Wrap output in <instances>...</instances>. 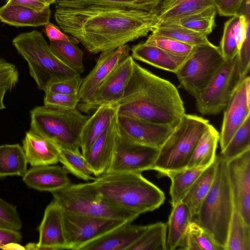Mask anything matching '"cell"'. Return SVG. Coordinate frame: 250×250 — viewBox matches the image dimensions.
<instances>
[{
  "label": "cell",
  "mask_w": 250,
  "mask_h": 250,
  "mask_svg": "<svg viewBox=\"0 0 250 250\" xmlns=\"http://www.w3.org/2000/svg\"><path fill=\"white\" fill-rule=\"evenodd\" d=\"M51 15L49 6L41 11L17 5L5 4L0 7V21L17 27L45 25L49 22Z\"/></svg>",
  "instance_id": "cb8c5ba5"
},
{
  "label": "cell",
  "mask_w": 250,
  "mask_h": 250,
  "mask_svg": "<svg viewBox=\"0 0 250 250\" xmlns=\"http://www.w3.org/2000/svg\"><path fill=\"white\" fill-rule=\"evenodd\" d=\"M120 130L131 140L160 148L174 128L126 116L118 115Z\"/></svg>",
  "instance_id": "d6986e66"
},
{
  "label": "cell",
  "mask_w": 250,
  "mask_h": 250,
  "mask_svg": "<svg viewBox=\"0 0 250 250\" xmlns=\"http://www.w3.org/2000/svg\"><path fill=\"white\" fill-rule=\"evenodd\" d=\"M63 210L54 200L47 206L38 228L39 241L28 243L25 246V250H65Z\"/></svg>",
  "instance_id": "2e32d148"
},
{
  "label": "cell",
  "mask_w": 250,
  "mask_h": 250,
  "mask_svg": "<svg viewBox=\"0 0 250 250\" xmlns=\"http://www.w3.org/2000/svg\"><path fill=\"white\" fill-rule=\"evenodd\" d=\"M167 225L157 222L147 225L145 232L128 250H167Z\"/></svg>",
  "instance_id": "8d00e7d4"
},
{
  "label": "cell",
  "mask_w": 250,
  "mask_h": 250,
  "mask_svg": "<svg viewBox=\"0 0 250 250\" xmlns=\"http://www.w3.org/2000/svg\"><path fill=\"white\" fill-rule=\"evenodd\" d=\"M131 48L125 44L117 49L101 53L96 65L89 73L83 79L78 93L79 104L91 103L100 85L110 72L130 55Z\"/></svg>",
  "instance_id": "9a60e30c"
},
{
  "label": "cell",
  "mask_w": 250,
  "mask_h": 250,
  "mask_svg": "<svg viewBox=\"0 0 250 250\" xmlns=\"http://www.w3.org/2000/svg\"><path fill=\"white\" fill-rule=\"evenodd\" d=\"M151 32L192 46L212 43L208 41L207 36L174 23H160Z\"/></svg>",
  "instance_id": "d6a6232c"
},
{
  "label": "cell",
  "mask_w": 250,
  "mask_h": 250,
  "mask_svg": "<svg viewBox=\"0 0 250 250\" xmlns=\"http://www.w3.org/2000/svg\"><path fill=\"white\" fill-rule=\"evenodd\" d=\"M126 222H130L89 216L63 210L65 250H80L86 244Z\"/></svg>",
  "instance_id": "8fae6325"
},
{
  "label": "cell",
  "mask_w": 250,
  "mask_h": 250,
  "mask_svg": "<svg viewBox=\"0 0 250 250\" xmlns=\"http://www.w3.org/2000/svg\"><path fill=\"white\" fill-rule=\"evenodd\" d=\"M245 0H214L220 16L231 17L238 15Z\"/></svg>",
  "instance_id": "bcb514c9"
},
{
  "label": "cell",
  "mask_w": 250,
  "mask_h": 250,
  "mask_svg": "<svg viewBox=\"0 0 250 250\" xmlns=\"http://www.w3.org/2000/svg\"><path fill=\"white\" fill-rule=\"evenodd\" d=\"M82 81L83 79L80 75L60 80L49 85L45 92L50 91L66 95H78Z\"/></svg>",
  "instance_id": "f6af8a7d"
},
{
  "label": "cell",
  "mask_w": 250,
  "mask_h": 250,
  "mask_svg": "<svg viewBox=\"0 0 250 250\" xmlns=\"http://www.w3.org/2000/svg\"><path fill=\"white\" fill-rule=\"evenodd\" d=\"M247 77L237 86L224 109L219 141L221 150L226 147L236 130L250 116V101L248 100L246 91Z\"/></svg>",
  "instance_id": "e0dca14e"
},
{
  "label": "cell",
  "mask_w": 250,
  "mask_h": 250,
  "mask_svg": "<svg viewBox=\"0 0 250 250\" xmlns=\"http://www.w3.org/2000/svg\"><path fill=\"white\" fill-rule=\"evenodd\" d=\"M43 98L44 105L63 109L76 108L80 103L78 95H66L46 91Z\"/></svg>",
  "instance_id": "b9f144b4"
},
{
  "label": "cell",
  "mask_w": 250,
  "mask_h": 250,
  "mask_svg": "<svg viewBox=\"0 0 250 250\" xmlns=\"http://www.w3.org/2000/svg\"><path fill=\"white\" fill-rule=\"evenodd\" d=\"M226 60L212 43L195 46L175 73L180 86L195 98L210 82Z\"/></svg>",
  "instance_id": "9c48e42d"
},
{
  "label": "cell",
  "mask_w": 250,
  "mask_h": 250,
  "mask_svg": "<svg viewBox=\"0 0 250 250\" xmlns=\"http://www.w3.org/2000/svg\"><path fill=\"white\" fill-rule=\"evenodd\" d=\"M238 18V15L231 16L224 24L223 34L219 47L226 61L233 59L239 51L232 31L233 26Z\"/></svg>",
  "instance_id": "60d3db41"
},
{
  "label": "cell",
  "mask_w": 250,
  "mask_h": 250,
  "mask_svg": "<svg viewBox=\"0 0 250 250\" xmlns=\"http://www.w3.org/2000/svg\"><path fill=\"white\" fill-rule=\"evenodd\" d=\"M1 249L4 250H25L24 247L19 243H11L3 246Z\"/></svg>",
  "instance_id": "816d5d0a"
},
{
  "label": "cell",
  "mask_w": 250,
  "mask_h": 250,
  "mask_svg": "<svg viewBox=\"0 0 250 250\" xmlns=\"http://www.w3.org/2000/svg\"><path fill=\"white\" fill-rule=\"evenodd\" d=\"M134 60L131 55L121 62L98 88L93 102L78 104L80 111L88 113L103 105H113L123 97L133 70Z\"/></svg>",
  "instance_id": "4fadbf2b"
},
{
  "label": "cell",
  "mask_w": 250,
  "mask_h": 250,
  "mask_svg": "<svg viewBox=\"0 0 250 250\" xmlns=\"http://www.w3.org/2000/svg\"><path fill=\"white\" fill-rule=\"evenodd\" d=\"M225 250H250V226L234 210L229 224Z\"/></svg>",
  "instance_id": "e575fe53"
},
{
  "label": "cell",
  "mask_w": 250,
  "mask_h": 250,
  "mask_svg": "<svg viewBox=\"0 0 250 250\" xmlns=\"http://www.w3.org/2000/svg\"><path fill=\"white\" fill-rule=\"evenodd\" d=\"M172 207L167 224V250H174L182 245L193 218L189 208L183 202Z\"/></svg>",
  "instance_id": "4316f807"
},
{
  "label": "cell",
  "mask_w": 250,
  "mask_h": 250,
  "mask_svg": "<svg viewBox=\"0 0 250 250\" xmlns=\"http://www.w3.org/2000/svg\"><path fill=\"white\" fill-rule=\"evenodd\" d=\"M147 227L126 222L86 244L80 250H128Z\"/></svg>",
  "instance_id": "ffe728a7"
},
{
  "label": "cell",
  "mask_w": 250,
  "mask_h": 250,
  "mask_svg": "<svg viewBox=\"0 0 250 250\" xmlns=\"http://www.w3.org/2000/svg\"><path fill=\"white\" fill-rule=\"evenodd\" d=\"M219 138L220 133L210 124L199 140L187 167H207L213 163Z\"/></svg>",
  "instance_id": "f546056e"
},
{
  "label": "cell",
  "mask_w": 250,
  "mask_h": 250,
  "mask_svg": "<svg viewBox=\"0 0 250 250\" xmlns=\"http://www.w3.org/2000/svg\"><path fill=\"white\" fill-rule=\"evenodd\" d=\"M216 165L215 158L214 162L201 173L182 201L189 208L193 218L197 214L212 186L216 173Z\"/></svg>",
  "instance_id": "f1b7e54d"
},
{
  "label": "cell",
  "mask_w": 250,
  "mask_h": 250,
  "mask_svg": "<svg viewBox=\"0 0 250 250\" xmlns=\"http://www.w3.org/2000/svg\"><path fill=\"white\" fill-rule=\"evenodd\" d=\"M12 43L27 62L29 74L40 90L45 92L57 81L80 75L57 57L38 31L21 33Z\"/></svg>",
  "instance_id": "5b68a950"
},
{
  "label": "cell",
  "mask_w": 250,
  "mask_h": 250,
  "mask_svg": "<svg viewBox=\"0 0 250 250\" xmlns=\"http://www.w3.org/2000/svg\"><path fill=\"white\" fill-rule=\"evenodd\" d=\"M6 4L20 5L37 11H42L49 6L38 0H7Z\"/></svg>",
  "instance_id": "f907efd6"
},
{
  "label": "cell",
  "mask_w": 250,
  "mask_h": 250,
  "mask_svg": "<svg viewBox=\"0 0 250 250\" xmlns=\"http://www.w3.org/2000/svg\"><path fill=\"white\" fill-rule=\"evenodd\" d=\"M57 147L59 162L68 173L85 181H93L95 179L87 161L80 150Z\"/></svg>",
  "instance_id": "836d02e7"
},
{
  "label": "cell",
  "mask_w": 250,
  "mask_h": 250,
  "mask_svg": "<svg viewBox=\"0 0 250 250\" xmlns=\"http://www.w3.org/2000/svg\"><path fill=\"white\" fill-rule=\"evenodd\" d=\"M131 56L135 60L146 63L159 69L175 73L188 57L171 54L145 42L132 47Z\"/></svg>",
  "instance_id": "603a6c76"
},
{
  "label": "cell",
  "mask_w": 250,
  "mask_h": 250,
  "mask_svg": "<svg viewBox=\"0 0 250 250\" xmlns=\"http://www.w3.org/2000/svg\"><path fill=\"white\" fill-rule=\"evenodd\" d=\"M207 167H187L167 176L171 180L169 194L172 207L182 202L194 182Z\"/></svg>",
  "instance_id": "1f68e13d"
},
{
  "label": "cell",
  "mask_w": 250,
  "mask_h": 250,
  "mask_svg": "<svg viewBox=\"0 0 250 250\" xmlns=\"http://www.w3.org/2000/svg\"><path fill=\"white\" fill-rule=\"evenodd\" d=\"M161 0H56L55 8H82L101 6L152 11L158 9Z\"/></svg>",
  "instance_id": "484cf974"
},
{
  "label": "cell",
  "mask_w": 250,
  "mask_h": 250,
  "mask_svg": "<svg viewBox=\"0 0 250 250\" xmlns=\"http://www.w3.org/2000/svg\"><path fill=\"white\" fill-rule=\"evenodd\" d=\"M68 173L63 167L55 165L33 167L27 170L22 180L30 188L52 192L71 184Z\"/></svg>",
  "instance_id": "44dd1931"
},
{
  "label": "cell",
  "mask_w": 250,
  "mask_h": 250,
  "mask_svg": "<svg viewBox=\"0 0 250 250\" xmlns=\"http://www.w3.org/2000/svg\"><path fill=\"white\" fill-rule=\"evenodd\" d=\"M39 1L47 5H50L51 4L55 3L56 0H38Z\"/></svg>",
  "instance_id": "db71d44e"
},
{
  "label": "cell",
  "mask_w": 250,
  "mask_h": 250,
  "mask_svg": "<svg viewBox=\"0 0 250 250\" xmlns=\"http://www.w3.org/2000/svg\"><path fill=\"white\" fill-rule=\"evenodd\" d=\"M93 182L106 200L140 215L158 208L165 200L163 191L141 173H107Z\"/></svg>",
  "instance_id": "3957f363"
},
{
  "label": "cell",
  "mask_w": 250,
  "mask_h": 250,
  "mask_svg": "<svg viewBox=\"0 0 250 250\" xmlns=\"http://www.w3.org/2000/svg\"><path fill=\"white\" fill-rule=\"evenodd\" d=\"M117 107L112 105H103L97 108L83 125L80 138V148L83 155L106 129L117 112Z\"/></svg>",
  "instance_id": "d4e9b609"
},
{
  "label": "cell",
  "mask_w": 250,
  "mask_h": 250,
  "mask_svg": "<svg viewBox=\"0 0 250 250\" xmlns=\"http://www.w3.org/2000/svg\"><path fill=\"white\" fill-rule=\"evenodd\" d=\"M238 62L239 70L243 78L247 76L250 67V34L243 42L238 54Z\"/></svg>",
  "instance_id": "7dc6e473"
},
{
  "label": "cell",
  "mask_w": 250,
  "mask_h": 250,
  "mask_svg": "<svg viewBox=\"0 0 250 250\" xmlns=\"http://www.w3.org/2000/svg\"><path fill=\"white\" fill-rule=\"evenodd\" d=\"M63 210L102 218L132 222L140 214L117 207L106 200L93 182L68 186L51 192Z\"/></svg>",
  "instance_id": "ba28073f"
},
{
  "label": "cell",
  "mask_w": 250,
  "mask_h": 250,
  "mask_svg": "<svg viewBox=\"0 0 250 250\" xmlns=\"http://www.w3.org/2000/svg\"><path fill=\"white\" fill-rule=\"evenodd\" d=\"M45 26V32L50 41H64L73 42L75 43L79 42L74 39L63 33L60 29L50 22H48Z\"/></svg>",
  "instance_id": "681fc988"
},
{
  "label": "cell",
  "mask_w": 250,
  "mask_h": 250,
  "mask_svg": "<svg viewBox=\"0 0 250 250\" xmlns=\"http://www.w3.org/2000/svg\"><path fill=\"white\" fill-rule=\"evenodd\" d=\"M27 161L22 146L18 144L0 146V178L23 176Z\"/></svg>",
  "instance_id": "4dcf8cb0"
},
{
  "label": "cell",
  "mask_w": 250,
  "mask_h": 250,
  "mask_svg": "<svg viewBox=\"0 0 250 250\" xmlns=\"http://www.w3.org/2000/svg\"><path fill=\"white\" fill-rule=\"evenodd\" d=\"M159 148L129 139L120 129L107 173H141L153 170Z\"/></svg>",
  "instance_id": "7c38bea8"
},
{
  "label": "cell",
  "mask_w": 250,
  "mask_h": 250,
  "mask_svg": "<svg viewBox=\"0 0 250 250\" xmlns=\"http://www.w3.org/2000/svg\"><path fill=\"white\" fill-rule=\"evenodd\" d=\"M188 231L194 237L201 250H224L208 231L193 220Z\"/></svg>",
  "instance_id": "ee69618b"
},
{
  "label": "cell",
  "mask_w": 250,
  "mask_h": 250,
  "mask_svg": "<svg viewBox=\"0 0 250 250\" xmlns=\"http://www.w3.org/2000/svg\"><path fill=\"white\" fill-rule=\"evenodd\" d=\"M119 132L117 112L104 131L83 155L94 176L99 177L106 172L113 157Z\"/></svg>",
  "instance_id": "ac0fdd59"
},
{
  "label": "cell",
  "mask_w": 250,
  "mask_h": 250,
  "mask_svg": "<svg viewBox=\"0 0 250 250\" xmlns=\"http://www.w3.org/2000/svg\"><path fill=\"white\" fill-rule=\"evenodd\" d=\"M215 177L194 220L208 231L225 250L228 229L234 210L228 178L227 162L217 155Z\"/></svg>",
  "instance_id": "277c9868"
},
{
  "label": "cell",
  "mask_w": 250,
  "mask_h": 250,
  "mask_svg": "<svg viewBox=\"0 0 250 250\" xmlns=\"http://www.w3.org/2000/svg\"><path fill=\"white\" fill-rule=\"evenodd\" d=\"M55 19L63 32L92 54L111 51L146 37L160 23L158 9L60 8H56Z\"/></svg>",
  "instance_id": "6da1fadb"
},
{
  "label": "cell",
  "mask_w": 250,
  "mask_h": 250,
  "mask_svg": "<svg viewBox=\"0 0 250 250\" xmlns=\"http://www.w3.org/2000/svg\"><path fill=\"white\" fill-rule=\"evenodd\" d=\"M49 46L57 57L79 74L84 70L83 52L73 42L50 41Z\"/></svg>",
  "instance_id": "d590c367"
},
{
  "label": "cell",
  "mask_w": 250,
  "mask_h": 250,
  "mask_svg": "<svg viewBox=\"0 0 250 250\" xmlns=\"http://www.w3.org/2000/svg\"><path fill=\"white\" fill-rule=\"evenodd\" d=\"M0 227L20 230L22 227L16 207L0 197Z\"/></svg>",
  "instance_id": "7bdbcfd3"
},
{
  "label": "cell",
  "mask_w": 250,
  "mask_h": 250,
  "mask_svg": "<svg viewBox=\"0 0 250 250\" xmlns=\"http://www.w3.org/2000/svg\"><path fill=\"white\" fill-rule=\"evenodd\" d=\"M22 238L19 230L0 227V249L11 243H19Z\"/></svg>",
  "instance_id": "c3c4849f"
},
{
  "label": "cell",
  "mask_w": 250,
  "mask_h": 250,
  "mask_svg": "<svg viewBox=\"0 0 250 250\" xmlns=\"http://www.w3.org/2000/svg\"><path fill=\"white\" fill-rule=\"evenodd\" d=\"M7 91L5 88H0V111L6 107L4 104V98Z\"/></svg>",
  "instance_id": "f5cc1de1"
},
{
  "label": "cell",
  "mask_w": 250,
  "mask_h": 250,
  "mask_svg": "<svg viewBox=\"0 0 250 250\" xmlns=\"http://www.w3.org/2000/svg\"><path fill=\"white\" fill-rule=\"evenodd\" d=\"M118 115L174 128L185 113L177 88L135 61L131 78L122 99L113 104Z\"/></svg>",
  "instance_id": "7a4b0ae2"
},
{
  "label": "cell",
  "mask_w": 250,
  "mask_h": 250,
  "mask_svg": "<svg viewBox=\"0 0 250 250\" xmlns=\"http://www.w3.org/2000/svg\"><path fill=\"white\" fill-rule=\"evenodd\" d=\"M217 12L215 5L169 22L177 24L207 36L212 32L215 26V20Z\"/></svg>",
  "instance_id": "74e56055"
},
{
  "label": "cell",
  "mask_w": 250,
  "mask_h": 250,
  "mask_svg": "<svg viewBox=\"0 0 250 250\" xmlns=\"http://www.w3.org/2000/svg\"><path fill=\"white\" fill-rule=\"evenodd\" d=\"M30 113V129L59 147L80 150L81 131L89 116L77 108L63 109L44 105Z\"/></svg>",
  "instance_id": "52a82bcc"
},
{
  "label": "cell",
  "mask_w": 250,
  "mask_h": 250,
  "mask_svg": "<svg viewBox=\"0 0 250 250\" xmlns=\"http://www.w3.org/2000/svg\"><path fill=\"white\" fill-rule=\"evenodd\" d=\"M209 121L202 117L185 114L179 124L159 149L153 170L160 176L187 168Z\"/></svg>",
  "instance_id": "8992f818"
},
{
  "label": "cell",
  "mask_w": 250,
  "mask_h": 250,
  "mask_svg": "<svg viewBox=\"0 0 250 250\" xmlns=\"http://www.w3.org/2000/svg\"><path fill=\"white\" fill-rule=\"evenodd\" d=\"M145 42L158 47L171 54L182 57H189L195 46L152 33Z\"/></svg>",
  "instance_id": "ab89813d"
},
{
  "label": "cell",
  "mask_w": 250,
  "mask_h": 250,
  "mask_svg": "<svg viewBox=\"0 0 250 250\" xmlns=\"http://www.w3.org/2000/svg\"><path fill=\"white\" fill-rule=\"evenodd\" d=\"M234 209L250 226V149L227 162Z\"/></svg>",
  "instance_id": "5bb4252c"
},
{
  "label": "cell",
  "mask_w": 250,
  "mask_h": 250,
  "mask_svg": "<svg viewBox=\"0 0 250 250\" xmlns=\"http://www.w3.org/2000/svg\"><path fill=\"white\" fill-rule=\"evenodd\" d=\"M213 5L214 0H161L158 17L160 23L171 22Z\"/></svg>",
  "instance_id": "83f0119b"
},
{
  "label": "cell",
  "mask_w": 250,
  "mask_h": 250,
  "mask_svg": "<svg viewBox=\"0 0 250 250\" xmlns=\"http://www.w3.org/2000/svg\"><path fill=\"white\" fill-rule=\"evenodd\" d=\"M244 78L239 70L237 55L226 61L207 86L195 98L198 112L208 115L220 113Z\"/></svg>",
  "instance_id": "30bf717a"
},
{
  "label": "cell",
  "mask_w": 250,
  "mask_h": 250,
  "mask_svg": "<svg viewBox=\"0 0 250 250\" xmlns=\"http://www.w3.org/2000/svg\"><path fill=\"white\" fill-rule=\"evenodd\" d=\"M22 146L27 163L32 167L59 162L57 147L31 129L25 133Z\"/></svg>",
  "instance_id": "7402d4cb"
},
{
  "label": "cell",
  "mask_w": 250,
  "mask_h": 250,
  "mask_svg": "<svg viewBox=\"0 0 250 250\" xmlns=\"http://www.w3.org/2000/svg\"><path fill=\"white\" fill-rule=\"evenodd\" d=\"M250 149V116L231 138L220 155L227 162Z\"/></svg>",
  "instance_id": "f35d334b"
}]
</instances>
